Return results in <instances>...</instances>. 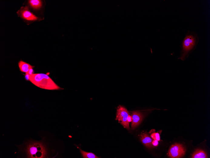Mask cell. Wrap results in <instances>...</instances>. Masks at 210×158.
I'll list each match as a JSON object with an SVG mask.
<instances>
[{"label": "cell", "mask_w": 210, "mask_h": 158, "mask_svg": "<svg viewBox=\"0 0 210 158\" xmlns=\"http://www.w3.org/2000/svg\"><path fill=\"white\" fill-rule=\"evenodd\" d=\"M21 151L27 158H43L47 157L48 151L42 141L30 140L20 147Z\"/></svg>", "instance_id": "6da1fadb"}, {"label": "cell", "mask_w": 210, "mask_h": 158, "mask_svg": "<svg viewBox=\"0 0 210 158\" xmlns=\"http://www.w3.org/2000/svg\"><path fill=\"white\" fill-rule=\"evenodd\" d=\"M29 3L31 6L35 9H38L42 5V2L39 0H30Z\"/></svg>", "instance_id": "7c38bea8"}, {"label": "cell", "mask_w": 210, "mask_h": 158, "mask_svg": "<svg viewBox=\"0 0 210 158\" xmlns=\"http://www.w3.org/2000/svg\"><path fill=\"white\" fill-rule=\"evenodd\" d=\"M140 138L142 143H143L148 148L152 147V143L153 140L149 136L146 132H142L141 133Z\"/></svg>", "instance_id": "ba28073f"}, {"label": "cell", "mask_w": 210, "mask_h": 158, "mask_svg": "<svg viewBox=\"0 0 210 158\" xmlns=\"http://www.w3.org/2000/svg\"><path fill=\"white\" fill-rule=\"evenodd\" d=\"M17 13L22 18L28 20L34 21L38 19V17L29 10L28 6L22 7Z\"/></svg>", "instance_id": "8992f818"}, {"label": "cell", "mask_w": 210, "mask_h": 158, "mask_svg": "<svg viewBox=\"0 0 210 158\" xmlns=\"http://www.w3.org/2000/svg\"><path fill=\"white\" fill-rule=\"evenodd\" d=\"M152 144L154 146H157L158 144V141L156 140H153L152 143Z\"/></svg>", "instance_id": "5bb4252c"}, {"label": "cell", "mask_w": 210, "mask_h": 158, "mask_svg": "<svg viewBox=\"0 0 210 158\" xmlns=\"http://www.w3.org/2000/svg\"><path fill=\"white\" fill-rule=\"evenodd\" d=\"M207 153L205 151L202 149H196L192 155V158H207L208 157Z\"/></svg>", "instance_id": "9c48e42d"}, {"label": "cell", "mask_w": 210, "mask_h": 158, "mask_svg": "<svg viewBox=\"0 0 210 158\" xmlns=\"http://www.w3.org/2000/svg\"><path fill=\"white\" fill-rule=\"evenodd\" d=\"M29 81L33 84L41 88L48 90L62 89L58 86L51 78L45 74H33L30 75Z\"/></svg>", "instance_id": "7a4b0ae2"}, {"label": "cell", "mask_w": 210, "mask_h": 158, "mask_svg": "<svg viewBox=\"0 0 210 158\" xmlns=\"http://www.w3.org/2000/svg\"><path fill=\"white\" fill-rule=\"evenodd\" d=\"M19 66L21 71L26 73H28L29 70L33 67V66L29 64L22 61L19 62Z\"/></svg>", "instance_id": "30bf717a"}, {"label": "cell", "mask_w": 210, "mask_h": 158, "mask_svg": "<svg viewBox=\"0 0 210 158\" xmlns=\"http://www.w3.org/2000/svg\"><path fill=\"white\" fill-rule=\"evenodd\" d=\"M78 148L79 149L80 153L82 155V156L83 158H99V157H98L96 156L94 153H92L91 152H87L85 151H84L82 150V149L78 147Z\"/></svg>", "instance_id": "8fae6325"}, {"label": "cell", "mask_w": 210, "mask_h": 158, "mask_svg": "<svg viewBox=\"0 0 210 158\" xmlns=\"http://www.w3.org/2000/svg\"><path fill=\"white\" fill-rule=\"evenodd\" d=\"M131 117L132 119V129H134L136 128L141 122L143 115L139 111H134L132 112Z\"/></svg>", "instance_id": "52a82bcc"}, {"label": "cell", "mask_w": 210, "mask_h": 158, "mask_svg": "<svg viewBox=\"0 0 210 158\" xmlns=\"http://www.w3.org/2000/svg\"><path fill=\"white\" fill-rule=\"evenodd\" d=\"M128 121L129 122H131L132 121V119L131 116L130 115H129L128 117Z\"/></svg>", "instance_id": "e0dca14e"}, {"label": "cell", "mask_w": 210, "mask_h": 158, "mask_svg": "<svg viewBox=\"0 0 210 158\" xmlns=\"http://www.w3.org/2000/svg\"><path fill=\"white\" fill-rule=\"evenodd\" d=\"M129 115L128 112L124 107L121 105L118 107L116 120L128 129H130L129 122L128 121Z\"/></svg>", "instance_id": "277c9868"}, {"label": "cell", "mask_w": 210, "mask_h": 158, "mask_svg": "<svg viewBox=\"0 0 210 158\" xmlns=\"http://www.w3.org/2000/svg\"><path fill=\"white\" fill-rule=\"evenodd\" d=\"M28 73L30 75H31L33 74V73H34V70H33V68L30 69Z\"/></svg>", "instance_id": "2e32d148"}, {"label": "cell", "mask_w": 210, "mask_h": 158, "mask_svg": "<svg viewBox=\"0 0 210 158\" xmlns=\"http://www.w3.org/2000/svg\"><path fill=\"white\" fill-rule=\"evenodd\" d=\"M199 40V37L195 32L188 30L182 41V53L179 59L184 60L196 46Z\"/></svg>", "instance_id": "3957f363"}, {"label": "cell", "mask_w": 210, "mask_h": 158, "mask_svg": "<svg viewBox=\"0 0 210 158\" xmlns=\"http://www.w3.org/2000/svg\"><path fill=\"white\" fill-rule=\"evenodd\" d=\"M30 75L28 73H26L25 75V78L27 81H29L30 80Z\"/></svg>", "instance_id": "9a60e30c"}, {"label": "cell", "mask_w": 210, "mask_h": 158, "mask_svg": "<svg viewBox=\"0 0 210 158\" xmlns=\"http://www.w3.org/2000/svg\"><path fill=\"white\" fill-rule=\"evenodd\" d=\"M186 149L182 145L175 143L170 148L168 152V156L172 158H179L185 154Z\"/></svg>", "instance_id": "5b68a950"}, {"label": "cell", "mask_w": 210, "mask_h": 158, "mask_svg": "<svg viewBox=\"0 0 210 158\" xmlns=\"http://www.w3.org/2000/svg\"><path fill=\"white\" fill-rule=\"evenodd\" d=\"M151 137L154 140H156L158 141H160V135L158 132H154L151 135Z\"/></svg>", "instance_id": "4fadbf2b"}]
</instances>
